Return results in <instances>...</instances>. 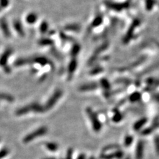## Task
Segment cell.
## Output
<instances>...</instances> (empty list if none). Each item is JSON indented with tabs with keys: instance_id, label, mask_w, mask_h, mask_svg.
<instances>
[{
	"instance_id": "14",
	"label": "cell",
	"mask_w": 159,
	"mask_h": 159,
	"mask_svg": "<svg viewBox=\"0 0 159 159\" xmlns=\"http://www.w3.org/2000/svg\"><path fill=\"white\" fill-rule=\"evenodd\" d=\"M31 111V110L30 106L29 105H28V106L21 107L19 108L18 110H17L15 111V114L17 115V116H20V115H23L29 113Z\"/></svg>"
},
{
	"instance_id": "13",
	"label": "cell",
	"mask_w": 159,
	"mask_h": 159,
	"mask_svg": "<svg viewBox=\"0 0 159 159\" xmlns=\"http://www.w3.org/2000/svg\"><path fill=\"white\" fill-rule=\"evenodd\" d=\"M147 121H148V119L146 117L140 119L139 120L137 121L134 123V125H133V129H134L136 131H139V130L141 129L143 127H144V126L146 125Z\"/></svg>"
},
{
	"instance_id": "28",
	"label": "cell",
	"mask_w": 159,
	"mask_h": 159,
	"mask_svg": "<svg viewBox=\"0 0 159 159\" xmlns=\"http://www.w3.org/2000/svg\"><path fill=\"white\" fill-rule=\"evenodd\" d=\"M154 142L155 151H156L157 154L159 155V136L155 137Z\"/></svg>"
},
{
	"instance_id": "4",
	"label": "cell",
	"mask_w": 159,
	"mask_h": 159,
	"mask_svg": "<svg viewBox=\"0 0 159 159\" xmlns=\"http://www.w3.org/2000/svg\"><path fill=\"white\" fill-rule=\"evenodd\" d=\"M32 59H33L34 63H37L42 66H45L46 65L49 64L53 69L55 68V65H54L52 61L44 56H36L32 57Z\"/></svg>"
},
{
	"instance_id": "20",
	"label": "cell",
	"mask_w": 159,
	"mask_h": 159,
	"mask_svg": "<svg viewBox=\"0 0 159 159\" xmlns=\"http://www.w3.org/2000/svg\"><path fill=\"white\" fill-rule=\"evenodd\" d=\"M80 51V46L78 44H74L73 46H72L70 50L71 56L75 58L78 55Z\"/></svg>"
},
{
	"instance_id": "39",
	"label": "cell",
	"mask_w": 159,
	"mask_h": 159,
	"mask_svg": "<svg viewBox=\"0 0 159 159\" xmlns=\"http://www.w3.org/2000/svg\"><path fill=\"white\" fill-rule=\"evenodd\" d=\"M2 7H1V6H0V12H1V10H2Z\"/></svg>"
},
{
	"instance_id": "23",
	"label": "cell",
	"mask_w": 159,
	"mask_h": 159,
	"mask_svg": "<svg viewBox=\"0 0 159 159\" xmlns=\"http://www.w3.org/2000/svg\"><path fill=\"white\" fill-rule=\"evenodd\" d=\"M59 35H60V37L61 40H62L63 42L73 41H74L73 38H72V37H70V36L67 35L66 33H64V32H63V31H60Z\"/></svg>"
},
{
	"instance_id": "27",
	"label": "cell",
	"mask_w": 159,
	"mask_h": 159,
	"mask_svg": "<svg viewBox=\"0 0 159 159\" xmlns=\"http://www.w3.org/2000/svg\"><path fill=\"white\" fill-rule=\"evenodd\" d=\"M9 153V150L8 148H3V149L0 151V159H2L8 156Z\"/></svg>"
},
{
	"instance_id": "5",
	"label": "cell",
	"mask_w": 159,
	"mask_h": 159,
	"mask_svg": "<svg viewBox=\"0 0 159 159\" xmlns=\"http://www.w3.org/2000/svg\"><path fill=\"white\" fill-rule=\"evenodd\" d=\"M13 51V50L12 48H8L5 50L4 52H3L2 56H0V66L3 67L6 66L9 58L12 55Z\"/></svg>"
},
{
	"instance_id": "37",
	"label": "cell",
	"mask_w": 159,
	"mask_h": 159,
	"mask_svg": "<svg viewBox=\"0 0 159 159\" xmlns=\"http://www.w3.org/2000/svg\"><path fill=\"white\" fill-rule=\"evenodd\" d=\"M48 34H49V36H52V35L55 34V31H48Z\"/></svg>"
},
{
	"instance_id": "3",
	"label": "cell",
	"mask_w": 159,
	"mask_h": 159,
	"mask_svg": "<svg viewBox=\"0 0 159 159\" xmlns=\"http://www.w3.org/2000/svg\"><path fill=\"white\" fill-rule=\"evenodd\" d=\"M63 94V92L62 90L60 89L56 90V91L53 93V94L50 97V98L49 99L47 102H46L45 106L46 111L50 110L51 108L55 106V105L56 103L60 99V97H62Z\"/></svg>"
},
{
	"instance_id": "17",
	"label": "cell",
	"mask_w": 159,
	"mask_h": 159,
	"mask_svg": "<svg viewBox=\"0 0 159 159\" xmlns=\"http://www.w3.org/2000/svg\"><path fill=\"white\" fill-rule=\"evenodd\" d=\"M55 41L50 38H42L39 41L38 43L41 46H50L52 45Z\"/></svg>"
},
{
	"instance_id": "26",
	"label": "cell",
	"mask_w": 159,
	"mask_h": 159,
	"mask_svg": "<svg viewBox=\"0 0 159 159\" xmlns=\"http://www.w3.org/2000/svg\"><path fill=\"white\" fill-rule=\"evenodd\" d=\"M133 137L131 135H127L125 136V139H124V145L127 147H129L133 142Z\"/></svg>"
},
{
	"instance_id": "19",
	"label": "cell",
	"mask_w": 159,
	"mask_h": 159,
	"mask_svg": "<svg viewBox=\"0 0 159 159\" xmlns=\"http://www.w3.org/2000/svg\"><path fill=\"white\" fill-rule=\"evenodd\" d=\"M39 30L41 33L42 35L46 34V32H48L49 31V23H47V21H43L42 22L40 25Z\"/></svg>"
},
{
	"instance_id": "11",
	"label": "cell",
	"mask_w": 159,
	"mask_h": 159,
	"mask_svg": "<svg viewBox=\"0 0 159 159\" xmlns=\"http://www.w3.org/2000/svg\"><path fill=\"white\" fill-rule=\"evenodd\" d=\"M29 106H30V107H31V111L35 112V113H44V112L46 111L45 106H42V105H41L39 103H37V102L32 103L29 105Z\"/></svg>"
},
{
	"instance_id": "29",
	"label": "cell",
	"mask_w": 159,
	"mask_h": 159,
	"mask_svg": "<svg viewBox=\"0 0 159 159\" xmlns=\"http://www.w3.org/2000/svg\"><path fill=\"white\" fill-rule=\"evenodd\" d=\"M102 19H101V17H97L96 19H95L94 20H93L92 26L93 27H96V26H97V25H100L101 23H102Z\"/></svg>"
},
{
	"instance_id": "36",
	"label": "cell",
	"mask_w": 159,
	"mask_h": 159,
	"mask_svg": "<svg viewBox=\"0 0 159 159\" xmlns=\"http://www.w3.org/2000/svg\"><path fill=\"white\" fill-rule=\"evenodd\" d=\"M77 159H86V155L84 154H80L78 157Z\"/></svg>"
},
{
	"instance_id": "31",
	"label": "cell",
	"mask_w": 159,
	"mask_h": 159,
	"mask_svg": "<svg viewBox=\"0 0 159 159\" xmlns=\"http://www.w3.org/2000/svg\"><path fill=\"white\" fill-rule=\"evenodd\" d=\"M72 154H73V149L72 148H69L66 153V156L65 159H72Z\"/></svg>"
},
{
	"instance_id": "15",
	"label": "cell",
	"mask_w": 159,
	"mask_h": 159,
	"mask_svg": "<svg viewBox=\"0 0 159 159\" xmlns=\"http://www.w3.org/2000/svg\"><path fill=\"white\" fill-rule=\"evenodd\" d=\"M25 19H26V21L29 24H33L37 21L38 15L37 13L32 12L28 14Z\"/></svg>"
},
{
	"instance_id": "33",
	"label": "cell",
	"mask_w": 159,
	"mask_h": 159,
	"mask_svg": "<svg viewBox=\"0 0 159 159\" xmlns=\"http://www.w3.org/2000/svg\"><path fill=\"white\" fill-rule=\"evenodd\" d=\"M154 3V0H147V3H146V5H147V8L148 9H151L152 8V7Z\"/></svg>"
},
{
	"instance_id": "30",
	"label": "cell",
	"mask_w": 159,
	"mask_h": 159,
	"mask_svg": "<svg viewBox=\"0 0 159 159\" xmlns=\"http://www.w3.org/2000/svg\"><path fill=\"white\" fill-rule=\"evenodd\" d=\"M102 87L105 89L106 91H108V90H109L110 86L109 82H108L106 80L103 79V80H102Z\"/></svg>"
},
{
	"instance_id": "38",
	"label": "cell",
	"mask_w": 159,
	"mask_h": 159,
	"mask_svg": "<svg viewBox=\"0 0 159 159\" xmlns=\"http://www.w3.org/2000/svg\"><path fill=\"white\" fill-rule=\"evenodd\" d=\"M42 159H56V158H55V157H49V158H42Z\"/></svg>"
},
{
	"instance_id": "18",
	"label": "cell",
	"mask_w": 159,
	"mask_h": 159,
	"mask_svg": "<svg viewBox=\"0 0 159 159\" xmlns=\"http://www.w3.org/2000/svg\"><path fill=\"white\" fill-rule=\"evenodd\" d=\"M0 100H5L8 102H13L15 98L12 95L8 94V93H0Z\"/></svg>"
},
{
	"instance_id": "1",
	"label": "cell",
	"mask_w": 159,
	"mask_h": 159,
	"mask_svg": "<svg viewBox=\"0 0 159 159\" xmlns=\"http://www.w3.org/2000/svg\"><path fill=\"white\" fill-rule=\"evenodd\" d=\"M86 111L90 120L91 121L93 131L95 132L100 131V130L102 129V124H101L100 121L99 120L98 117H97V115H96V113L92 110V108L90 107L86 108Z\"/></svg>"
},
{
	"instance_id": "25",
	"label": "cell",
	"mask_w": 159,
	"mask_h": 159,
	"mask_svg": "<svg viewBox=\"0 0 159 159\" xmlns=\"http://www.w3.org/2000/svg\"><path fill=\"white\" fill-rule=\"evenodd\" d=\"M123 119V115L119 111L115 112V113L112 118V121L115 123H119Z\"/></svg>"
},
{
	"instance_id": "35",
	"label": "cell",
	"mask_w": 159,
	"mask_h": 159,
	"mask_svg": "<svg viewBox=\"0 0 159 159\" xmlns=\"http://www.w3.org/2000/svg\"><path fill=\"white\" fill-rule=\"evenodd\" d=\"M46 78H47V74H42L41 77H40L39 78V82H43L45 81V80L46 79Z\"/></svg>"
},
{
	"instance_id": "21",
	"label": "cell",
	"mask_w": 159,
	"mask_h": 159,
	"mask_svg": "<svg viewBox=\"0 0 159 159\" xmlns=\"http://www.w3.org/2000/svg\"><path fill=\"white\" fill-rule=\"evenodd\" d=\"M45 146L46 149L52 152H55L58 150V149H59V144H56V143H52V142L46 143Z\"/></svg>"
},
{
	"instance_id": "40",
	"label": "cell",
	"mask_w": 159,
	"mask_h": 159,
	"mask_svg": "<svg viewBox=\"0 0 159 159\" xmlns=\"http://www.w3.org/2000/svg\"><path fill=\"white\" fill-rule=\"evenodd\" d=\"M60 159H63V158H60Z\"/></svg>"
},
{
	"instance_id": "22",
	"label": "cell",
	"mask_w": 159,
	"mask_h": 159,
	"mask_svg": "<svg viewBox=\"0 0 159 159\" xmlns=\"http://www.w3.org/2000/svg\"><path fill=\"white\" fill-rule=\"evenodd\" d=\"M140 98H141V94L139 92H134L129 97L130 101L133 103L138 102Z\"/></svg>"
},
{
	"instance_id": "2",
	"label": "cell",
	"mask_w": 159,
	"mask_h": 159,
	"mask_svg": "<svg viewBox=\"0 0 159 159\" xmlns=\"http://www.w3.org/2000/svg\"><path fill=\"white\" fill-rule=\"evenodd\" d=\"M48 132V129L45 126H42V127H39V129H36L35 131H32V133H29V134L25 136L23 139V142L24 143H28L32 140H33L36 138H37L39 137H41L46 135V133Z\"/></svg>"
},
{
	"instance_id": "7",
	"label": "cell",
	"mask_w": 159,
	"mask_h": 159,
	"mask_svg": "<svg viewBox=\"0 0 159 159\" xmlns=\"http://www.w3.org/2000/svg\"><path fill=\"white\" fill-rule=\"evenodd\" d=\"M33 59L32 57L30 58H19L14 62V66L17 67L25 66V65H29L33 64Z\"/></svg>"
},
{
	"instance_id": "8",
	"label": "cell",
	"mask_w": 159,
	"mask_h": 159,
	"mask_svg": "<svg viewBox=\"0 0 159 159\" xmlns=\"http://www.w3.org/2000/svg\"><path fill=\"white\" fill-rule=\"evenodd\" d=\"M144 146L142 140H139L137 143L135 149V159H143L144 157Z\"/></svg>"
},
{
	"instance_id": "9",
	"label": "cell",
	"mask_w": 159,
	"mask_h": 159,
	"mask_svg": "<svg viewBox=\"0 0 159 159\" xmlns=\"http://www.w3.org/2000/svg\"><path fill=\"white\" fill-rule=\"evenodd\" d=\"M78 66V61L76 59V58H73L71 60L69 64H68V80H70L73 76L74 72L76 70V68Z\"/></svg>"
},
{
	"instance_id": "10",
	"label": "cell",
	"mask_w": 159,
	"mask_h": 159,
	"mask_svg": "<svg viewBox=\"0 0 159 159\" xmlns=\"http://www.w3.org/2000/svg\"><path fill=\"white\" fill-rule=\"evenodd\" d=\"M13 25L14 29L17 32V34L21 36V37H24L25 35V30L23 24L21 23V21L19 20H14Z\"/></svg>"
},
{
	"instance_id": "24",
	"label": "cell",
	"mask_w": 159,
	"mask_h": 159,
	"mask_svg": "<svg viewBox=\"0 0 159 159\" xmlns=\"http://www.w3.org/2000/svg\"><path fill=\"white\" fill-rule=\"evenodd\" d=\"M50 52H51L52 55L54 56H55L56 59H58V60H62V59H63L62 55H61L59 50H56L55 47L51 49V50H50Z\"/></svg>"
},
{
	"instance_id": "6",
	"label": "cell",
	"mask_w": 159,
	"mask_h": 159,
	"mask_svg": "<svg viewBox=\"0 0 159 159\" xmlns=\"http://www.w3.org/2000/svg\"><path fill=\"white\" fill-rule=\"evenodd\" d=\"M0 28L3 32V35L5 36L6 38H9L11 36H12V33H11L9 25L8 22H7V20L5 18H2L0 19Z\"/></svg>"
},
{
	"instance_id": "32",
	"label": "cell",
	"mask_w": 159,
	"mask_h": 159,
	"mask_svg": "<svg viewBox=\"0 0 159 159\" xmlns=\"http://www.w3.org/2000/svg\"><path fill=\"white\" fill-rule=\"evenodd\" d=\"M9 0H0V6L2 8H6L9 5Z\"/></svg>"
},
{
	"instance_id": "16",
	"label": "cell",
	"mask_w": 159,
	"mask_h": 159,
	"mask_svg": "<svg viewBox=\"0 0 159 159\" xmlns=\"http://www.w3.org/2000/svg\"><path fill=\"white\" fill-rule=\"evenodd\" d=\"M64 30L68 31H75L78 32L80 30V26L77 23L68 24L64 27Z\"/></svg>"
},
{
	"instance_id": "34",
	"label": "cell",
	"mask_w": 159,
	"mask_h": 159,
	"mask_svg": "<svg viewBox=\"0 0 159 159\" xmlns=\"http://www.w3.org/2000/svg\"><path fill=\"white\" fill-rule=\"evenodd\" d=\"M3 68H4V71L6 72V73L9 74L10 72H12V68H11V67L9 66L8 64H7L6 66H5L4 67H3Z\"/></svg>"
},
{
	"instance_id": "12",
	"label": "cell",
	"mask_w": 159,
	"mask_h": 159,
	"mask_svg": "<svg viewBox=\"0 0 159 159\" xmlns=\"http://www.w3.org/2000/svg\"><path fill=\"white\" fill-rule=\"evenodd\" d=\"M97 88V85L95 83H88V84H83L80 86L79 91L80 92H88L92 91V90H95Z\"/></svg>"
}]
</instances>
